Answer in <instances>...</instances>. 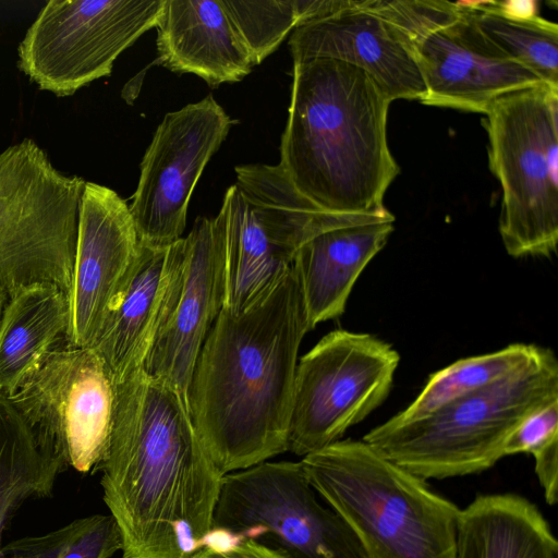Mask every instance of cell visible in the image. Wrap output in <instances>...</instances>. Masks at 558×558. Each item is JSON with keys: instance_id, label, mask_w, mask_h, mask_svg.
Listing matches in <instances>:
<instances>
[{"instance_id": "1", "label": "cell", "mask_w": 558, "mask_h": 558, "mask_svg": "<svg viewBox=\"0 0 558 558\" xmlns=\"http://www.w3.org/2000/svg\"><path fill=\"white\" fill-rule=\"evenodd\" d=\"M104 501L122 558H192L208 542L223 475L182 396L145 369L116 386Z\"/></svg>"}, {"instance_id": "2", "label": "cell", "mask_w": 558, "mask_h": 558, "mask_svg": "<svg viewBox=\"0 0 558 558\" xmlns=\"http://www.w3.org/2000/svg\"><path fill=\"white\" fill-rule=\"evenodd\" d=\"M310 330L292 265L246 308L219 312L196 359L187 405L222 475L288 451L298 353Z\"/></svg>"}, {"instance_id": "3", "label": "cell", "mask_w": 558, "mask_h": 558, "mask_svg": "<svg viewBox=\"0 0 558 558\" xmlns=\"http://www.w3.org/2000/svg\"><path fill=\"white\" fill-rule=\"evenodd\" d=\"M279 169L293 190L337 215H389L400 172L387 141L391 100L363 70L332 59L293 63Z\"/></svg>"}, {"instance_id": "4", "label": "cell", "mask_w": 558, "mask_h": 558, "mask_svg": "<svg viewBox=\"0 0 558 558\" xmlns=\"http://www.w3.org/2000/svg\"><path fill=\"white\" fill-rule=\"evenodd\" d=\"M300 462L366 558H454L461 509L364 440H338Z\"/></svg>"}, {"instance_id": "5", "label": "cell", "mask_w": 558, "mask_h": 558, "mask_svg": "<svg viewBox=\"0 0 558 558\" xmlns=\"http://www.w3.org/2000/svg\"><path fill=\"white\" fill-rule=\"evenodd\" d=\"M554 401L558 362L550 349L538 347L495 384L417 420L391 417L362 440L423 481L478 473L505 456L509 435L527 415Z\"/></svg>"}, {"instance_id": "6", "label": "cell", "mask_w": 558, "mask_h": 558, "mask_svg": "<svg viewBox=\"0 0 558 558\" xmlns=\"http://www.w3.org/2000/svg\"><path fill=\"white\" fill-rule=\"evenodd\" d=\"M488 166L502 189L499 233L512 257H550L558 243V86L496 98L484 113Z\"/></svg>"}, {"instance_id": "7", "label": "cell", "mask_w": 558, "mask_h": 558, "mask_svg": "<svg viewBox=\"0 0 558 558\" xmlns=\"http://www.w3.org/2000/svg\"><path fill=\"white\" fill-rule=\"evenodd\" d=\"M85 180L57 170L33 140L0 153V291L33 284L68 294Z\"/></svg>"}, {"instance_id": "8", "label": "cell", "mask_w": 558, "mask_h": 558, "mask_svg": "<svg viewBox=\"0 0 558 558\" xmlns=\"http://www.w3.org/2000/svg\"><path fill=\"white\" fill-rule=\"evenodd\" d=\"M368 7L414 59L423 105L484 114L496 98L544 83L490 40L461 1L368 0Z\"/></svg>"}, {"instance_id": "9", "label": "cell", "mask_w": 558, "mask_h": 558, "mask_svg": "<svg viewBox=\"0 0 558 558\" xmlns=\"http://www.w3.org/2000/svg\"><path fill=\"white\" fill-rule=\"evenodd\" d=\"M318 497L300 461H265L228 473L213 532L231 543L258 541L291 558H366L345 522Z\"/></svg>"}, {"instance_id": "10", "label": "cell", "mask_w": 558, "mask_h": 558, "mask_svg": "<svg viewBox=\"0 0 558 558\" xmlns=\"http://www.w3.org/2000/svg\"><path fill=\"white\" fill-rule=\"evenodd\" d=\"M400 355L376 336L337 329L296 364L288 451L305 457L336 441L388 397Z\"/></svg>"}, {"instance_id": "11", "label": "cell", "mask_w": 558, "mask_h": 558, "mask_svg": "<svg viewBox=\"0 0 558 558\" xmlns=\"http://www.w3.org/2000/svg\"><path fill=\"white\" fill-rule=\"evenodd\" d=\"M165 0H50L19 45V69L58 97L111 74L116 59L155 27Z\"/></svg>"}, {"instance_id": "12", "label": "cell", "mask_w": 558, "mask_h": 558, "mask_svg": "<svg viewBox=\"0 0 558 558\" xmlns=\"http://www.w3.org/2000/svg\"><path fill=\"white\" fill-rule=\"evenodd\" d=\"M9 397L64 466L99 470L112 429L116 385L92 347L58 345Z\"/></svg>"}, {"instance_id": "13", "label": "cell", "mask_w": 558, "mask_h": 558, "mask_svg": "<svg viewBox=\"0 0 558 558\" xmlns=\"http://www.w3.org/2000/svg\"><path fill=\"white\" fill-rule=\"evenodd\" d=\"M231 125L211 95L163 117L129 205L143 245L169 246L182 238L193 190Z\"/></svg>"}, {"instance_id": "14", "label": "cell", "mask_w": 558, "mask_h": 558, "mask_svg": "<svg viewBox=\"0 0 558 558\" xmlns=\"http://www.w3.org/2000/svg\"><path fill=\"white\" fill-rule=\"evenodd\" d=\"M142 244L126 202L85 182L81 197L72 284L66 294V344L90 347L126 286Z\"/></svg>"}, {"instance_id": "15", "label": "cell", "mask_w": 558, "mask_h": 558, "mask_svg": "<svg viewBox=\"0 0 558 558\" xmlns=\"http://www.w3.org/2000/svg\"><path fill=\"white\" fill-rule=\"evenodd\" d=\"M184 262V238L162 247L142 244L126 286L90 345L105 361L116 386L145 369L178 304Z\"/></svg>"}, {"instance_id": "16", "label": "cell", "mask_w": 558, "mask_h": 558, "mask_svg": "<svg viewBox=\"0 0 558 558\" xmlns=\"http://www.w3.org/2000/svg\"><path fill=\"white\" fill-rule=\"evenodd\" d=\"M184 240V275L179 301L146 361L145 372L172 387L187 403L196 359L223 307L218 216L198 218Z\"/></svg>"}, {"instance_id": "17", "label": "cell", "mask_w": 558, "mask_h": 558, "mask_svg": "<svg viewBox=\"0 0 558 558\" xmlns=\"http://www.w3.org/2000/svg\"><path fill=\"white\" fill-rule=\"evenodd\" d=\"M289 47L293 63L332 59L365 71L391 100H422L421 72L395 29L368 7V0L298 26Z\"/></svg>"}, {"instance_id": "18", "label": "cell", "mask_w": 558, "mask_h": 558, "mask_svg": "<svg viewBox=\"0 0 558 558\" xmlns=\"http://www.w3.org/2000/svg\"><path fill=\"white\" fill-rule=\"evenodd\" d=\"M157 28V61L209 86L243 80L255 66L222 1L165 0Z\"/></svg>"}, {"instance_id": "19", "label": "cell", "mask_w": 558, "mask_h": 558, "mask_svg": "<svg viewBox=\"0 0 558 558\" xmlns=\"http://www.w3.org/2000/svg\"><path fill=\"white\" fill-rule=\"evenodd\" d=\"M395 221H368L316 234L295 252L292 268L301 287L308 325L343 314L352 288L386 245Z\"/></svg>"}, {"instance_id": "20", "label": "cell", "mask_w": 558, "mask_h": 558, "mask_svg": "<svg viewBox=\"0 0 558 558\" xmlns=\"http://www.w3.org/2000/svg\"><path fill=\"white\" fill-rule=\"evenodd\" d=\"M217 216L222 240V308L238 313L290 269L293 256L276 243L236 184L227 190Z\"/></svg>"}, {"instance_id": "21", "label": "cell", "mask_w": 558, "mask_h": 558, "mask_svg": "<svg viewBox=\"0 0 558 558\" xmlns=\"http://www.w3.org/2000/svg\"><path fill=\"white\" fill-rule=\"evenodd\" d=\"M454 558H558V543L526 498L480 495L460 511Z\"/></svg>"}, {"instance_id": "22", "label": "cell", "mask_w": 558, "mask_h": 558, "mask_svg": "<svg viewBox=\"0 0 558 558\" xmlns=\"http://www.w3.org/2000/svg\"><path fill=\"white\" fill-rule=\"evenodd\" d=\"M66 294L53 284L25 287L7 298L0 315V391L11 396L64 338Z\"/></svg>"}, {"instance_id": "23", "label": "cell", "mask_w": 558, "mask_h": 558, "mask_svg": "<svg viewBox=\"0 0 558 558\" xmlns=\"http://www.w3.org/2000/svg\"><path fill=\"white\" fill-rule=\"evenodd\" d=\"M63 468L38 441L11 398L0 391V558L10 517L28 498L50 496Z\"/></svg>"}, {"instance_id": "24", "label": "cell", "mask_w": 558, "mask_h": 558, "mask_svg": "<svg viewBox=\"0 0 558 558\" xmlns=\"http://www.w3.org/2000/svg\"><path fill=\"white\" fill-rule=\"evenodd\" d=\"M537 349L535 344L512 343L492 353L456 361L432 374L414 401L392 418L399 422L417 420L482 390L525 364Z\"/></svg>"}, {"instance_id": "25", "label": "cell", "mask_w": 558, "mask_h": 558, "mask_svg": "<svg viewBox=\"0 0 558 558\" xmlns=\"http://www.w3.org/2000/svg\"><path fill=\"white\" fill-rule=\"evenodd\" d=\"M121 549L114 518L93 514L44 535L15 539L1 548V558H110Z\"/></svg>"}, {"instance_id": "26", "label": "cell", "mask_w": 558, "mask_h": 558, "mask_svg": "<svg viewBox=\"0 0 558 558\" xmlns=\"http://www.w3.org/2000/svg\"><path fill=\"white\" fill-rule=\"evenodd\" d=\"M473 13L484 34L507 56L533 72L544 83L558 86L556 23L541 16L530 21H511L488 11Z\"/></svg>"}, {"instance_id": "27", "label": "cell", "mask_w": 558, "mask_h": 558, "mask_svg": "<svg viewBox=\"0 0 558 558\" xmlns=\"http://www.w3.org/2000/svg\"><path fill=\"white\" fill-rule=\"evenodd\" d=\"M255 65L302 25L299 0H221Z\"/></svg>"}, {"instance_id": "28", "label": "cell", "mask_w": 558, "mask_h": 558, "mask_svg": "<svg viewBox=\"0 0 558 558\" xmlns=\"http://www.w3.org/2000/svg\"><path fill=\"white\" fill-rule=\"evenodd\" d=\"M531 453L545 500L553 506L558 492V401L527 415L509 435L504 454Z\"/></svg>"}, {"instance_id": "29", "label": "cell", "mask_w": 558, "mask_h": 558, "mask_svg": "<svg viewBox=\"0 0 558 558\" xmlns=\"http://www.w3.org/2000/svg\"><path fill=\"white\" fill-rule=\"evenodd\" d=\"M192 558H291L286 553L251 538L226 545H205Z\"/></svg>"}, {"instance_id": "30", "label": "cell", "mask_w": 558, "mask_h": 558, "mask_svg": "<svg viewBox=\"0 0 558 558\" xmlns=\"http://www.w3.org/2000/svg\"><path fill=\"white\" fill-rule=\"evenodd\" d=\"M5 300H7L5 294L0 291V315H1V312H2V308H3V305L5 303Z\"/></svg>"}]
</instances>
